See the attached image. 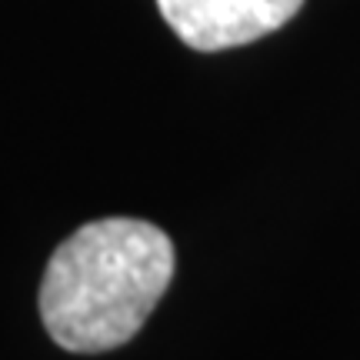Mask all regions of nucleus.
I'll use <instances>...</instances> for the list:
<instances>
[{
    "instance_id": "nucleus-2",
    "label": "nucleus",
    "mask_w": 360,
    "mask_h": 360,
    "mask_svg": "<svg viewBox=\"0 0 360 360\" xmlns=\"http://www.w3.org/2000/svg\"><path fill=\"white\" fill-rule=\"evenodd\" d=\"M157 7L187 47L214 53L281 30L304 0H157Z\"/></svg>"
},
{
    "instance_id": "nucleus-1",
    "label": "nucleus",
    "mask_w": 360,
    "mask_h": 360,
    "mask_svg": "<svg viewBox=\"0 0 360 360\" xmlns=\"http://www.w3.org/2000/svg\"><path fill=\"white\" fill-rule=\"evenodd\" d=\"M167 233L134 217L90 220L47 260L40 321L70 354H107L134 340L174 281Z\"/></svg>"
}]
</instances>
